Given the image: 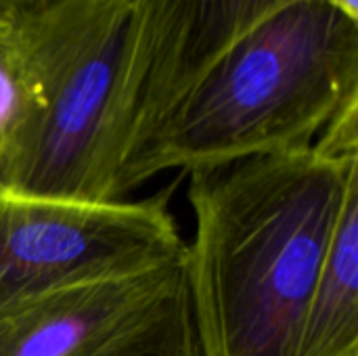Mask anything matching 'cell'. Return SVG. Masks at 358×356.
Wrapping results in <instances>:
<instances>
[{"label": "cell", "instance_id": "7", "mask_svg": "<svg viewBox=\"0 0 358 356\" xmlns=\"http://www.w3.org/2000/svg\"><path fill=\"white\" fill-rule=\"evenodd\" d=\"M296 356H358V178L348 187Z\"/></svg>", "mask_w": 358, "mask_h": 356}, {"label": "cell", "instance_id": "3", "mask_svg": "<svg viewBox=\"0 0 358 356\" xmlns=\"http://www.w3.org/2000/svg\"><path fill=\"white\" fill-rule=\"evenodd\" d=\"M358 99V21L300 0L237 38L168 111L126 176L193 172L313 145Z\"/></svg>", "mask_w": 358, "mask_h": 356}, {"label": "cell", "instance_id": "1", "mask_svg": "<svg viewBox=\"0 0 358 356\" xmlns=\"http://www.w3.org/2000/svg\"><path fill=\"white\" fill-rule=\"evenodd\" d=\"M185 277L199 356H296L342 208L358 178V107L308 147L189 172Z\"/></svg>", "mask_w": 358, "mask_h": 356}, {"label": "cell", "instance_id": "2", "mask_svg": "<svg viewBox=\"0 0 358 356\" xmlns=\"http://www.w3.org/2000/svg\"><path fill=\"white\" fill-rule=\"evenodd\" d=\"M153 0H29L17 19L36 105L2 191L122 201L147 78Z\"/></svg>", "mask_w": 358, "mask_h": 356}, {"label": "cell", "instance_id": "5", "mask_svg": "<svg viewBox=\"0 0 358 356\" xmlns=\"http://www.w3.org/2000/svg\"><path fill=\"white\" fill-rule=\"evenodd\" d=\"M185 279V260L80 281L0 317V356H90Z\"/></svg>", "mask_w": 358, "mask_h": 356}, {"label": "cell", "instance_id": "11", "mask_svg": "<svg viewBox=\"0 0 358 356\" xmlns=\"http://www.w3.org/2000/svg\"><path fill=\"white\" fill-rule=\"evenodd\" d=\"M25 2H29V0H0V10L10 13V10H15V8L23 6Z\"/></svg>", "mask_w": 358, "mask_h": 356}, {"label": "cell", "instance_id": "9", "mask_svg": "<svg viewBox=\"0 0 358 356\" xmlns=\"http://www.w3.org/2000/svg\"><path fill=\"white\" fill-rule=\"evenodd\" d=\"M34 105L36 86L17 19L0 10V191L4 168Z\"/></svg>", "mask_w": 358, "mask_h": 356}, {"label": "cell", "instance_id": "6", "mask_svg": "<svg viewBox=\"0 0 358 356\" xmlns=\"http://www.w3.org/2000/svg\"><path fill=\"white\" fill-rule=\"evenodd\" d=\"M300 0H153L147 78L126 176L168 111L245 31Z\"/></svg>", "mask_w": 358, "mask_h": 356}, {"label": "cell", "instance_id": "10", "mask_svg": "<svg viewBox=\"0 0 358 356\" xmlns=\"http://www.w3.org/2000/svg\"><path fill=\"white\" fill-rule=\"evenodd\" d=\"M325 2L336 10H340L342 15H346L348 19L358 21V0H325Z\"/></svg>", "mask_w": 358, "mask_h": 356}, {"label": "cell", "instance_id": "4", "mask_svg": "<svg viewBox=\"0 0 358 356\" xmlns=\"http://www.w3.org/2000/svg\"><path fill=\"white\" fill-rule=\"evenodd\" d=\"M170 191L141 201H78L0 191V317L61 287L182 262Z\"/></svg>", "mask_w": 358, "mask_h": 356}, {"label": "cell", "instance_id": "8", "mask_svg": "<svg viewBox=\"0 0 358 356\" xmlns=\"http://www.w3.org/2000/svg\"><path fill=\"white\" fill-rule=\"evenodd\" d=\"M90 356H199L187 277L151 313Z\"/></svg>", "mask_w": 358, "mask_h": 356}]
</instances>
